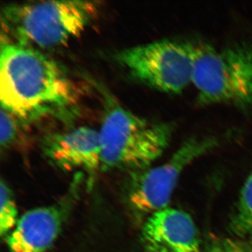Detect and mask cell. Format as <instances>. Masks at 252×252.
Wrapping results in <instances>:
<instances>
[{"instance_id": "ba28073f", "label": "cell", "mask_w": 252, "mask_h": 252, "mask_svg": "<svg viewBox=\"0 0 252 252\" xmlns=\"http://www.w3.org/2000/svg\"><path fill=\"white\" fill-rule=\"evenodd\" d=\"M143 252H203L198 228L188 214L165 208L144 221Z\"/></svg>"}, {"instance_id": "30bf717a", "label": "cell", "mask_w": 252, "mask_h": 252, "mask_svg": "<svg viewBox=\"0 0 252 252\" xmlns=\"http://www.w3.org/2000/svg\"><path fill=\"white\" fill-rule=\"evenodd\" d=\"M229 225L235 238L252 243V172L244 183Z\"/></svg>"}, {"instance_id": "3957f363", "label": "cell", "mask_w": 252, "mask_h": 252, "mask_svg": "<svg viewBox=\"0 0 252 252\" xmlns=\"http://www.w3.org/2000/svg\"><path fill=\"white\" fill-rule=\"evenodd\" d=\"M172 131L171 124L149 122L105 94L99 130L102 170L147 168L166 149Z\"/></svg>"}, {"instance_id": "8992f818", "label": "cell", "mask_w": 252, "mask_h": 252, "mask_svg": "<svg viewBox=\"0 0 252 252\" xmlns=\"http://www.w3.org/2000/svg\"><path fill=\"white\" fill-rule=\"evenodd\" d=\"M218 144L215 137H194L186 141L168 161L153 168L134 172L127 191L132 211L146 220L167 208L185 167Z\"/></svg>"}, {"instance_id": "7c38bea8", "label": "cell", "mask_w": 252, "mask_h": 252, "mask_svg": "<svg viewBox=\"0 0 252 252\" xmlns=\"http://www.w3.org/2000/svg\"><path fill=\"white\" fill-rule=\"evenodd\" d=\"M203 252H252V243L235 237H213Z\"/></svg>"}, {"instance_id": "6da1fadb", "label": "cell", "mask_w": 252, "mask_h": 252, "mask_svg": "<svg viewBox=\"0 0 252 252\" xmlns=\"http://www.w3.org/2000/svg\"><path fill=\"white\" fill-rule=\"evenodd\" d=\"M1 107L22 122L67 117L79 103V89L61 65L39 50L1 41Z\"/></svg>"}, {"instance_id": "4fadbf2b", "label": "cell", "mask_w": 252, "mask_h": 252, "mask_svg": "<svg viewBox=\"0 0 252 252\" xmlns=\"http://www.w3.org/2000/svg\"><path fill=\"white\" fill-rule=\"evenodd\" d=\"M18 120L17 117L1 107L0 144L1 149H9L16 143L19 134Z\"/></svg>"}, {"instance_id": "277c9868", "label": "cell", "mask_w": 252, "mask_h": 252, "mask_svg": "<svg viewBox=\"0 0 252 252\" xmlns=\"http://www.w3.org/2000/svg\"><path fill=\"white\" fill-rule=\"evenodd\" d=\"M192 84L202 104L252 105V47L235 44L217 51L195 47Z\"/></svg>"}, {"instance_id": "9c48e42d", "label": "cell", "mask_w": 252, "mask_h": 252, "mask_svg": "<svg viewBox=\"0 0 252 252\" xmlns=\"http://www.w3.org/2000/svg\"><path fill=\"white\" fill-rule=\"evenodd\" d=\"M68 210L67 200L26 212L7 235L11 252H46L61 233Z\"/></svg>"}, {"instance_id": "52a82bcc", "label": "cell", "mask_w": 252, "mask_h": 252, "mask_svg": "<svg viewBox=\"0 0 252 252\" xmlns=\"http://www.w3.org/2000/svg\"><path fill=\"white\" fill-rule=\"evenodd\" d=\"M44 157L62 170L94 173L102 169L99 130L79 126L48 134L41 141Z\"/></svg>"}, {"instance_id": "5b68a950", "label": "cell", "mask_w": 252, "mask_h": 252, "mask_svg": "<svg viewBox=\"0 0 252 252\" xmlns=\"http://www.w3.org/2000/svg\"><path fill=\"white\" fill-rule=\"evenodd\" d=\"M114 59L136 80L162 92L179 94L192 83L195 46L163 39L120 50Z\"/></svg>"}, {"instance_id": "8fae6325", "label": "cell", "mask_w": 252, "mask_h": 252, "mask_svg": "<svg viewBox=\"0 0 252 252\" xmlns=\"http://www.w3.org/2000/svg\"><path fill=\"white\" fill-rule=\"evenodd\" d=\"M1 210H0V234L7 236L17 225L18 207L12 190L4 180L0 184Z\"/></svg>"}, {"instance_id": "7a4b0ae2", "label": "cell", "mask_w": 252, "mask_h": 252, "mask_svg": "<svg viewBox=\"0 0 252 252\" xmlns=\"http://www.w3.org/2000/svg\"><path fill=\"white\" fill-rule=\"evenodd\" d=\"M100 2L44 1L6 5L1 12L6 42L37 49L61 47L81 35L95 19Z\"/></svg>"}]
</instances>
